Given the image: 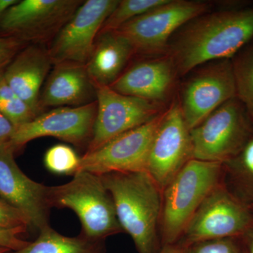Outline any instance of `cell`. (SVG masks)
Returning a JSON list of instances; mask_svg holds the SVG:
<instances>
[{
	"label": "cell",
	"instance_id": "6",
	"mask_svg": "<svg viewBox=\"0 0 253 253\" xmlns=\"http://www.w3.org/2000/svg\"><path fill=\"white\" fill-rule=\"evenodd\" d=\"M253 224L251 207L222 182L198 208L176 245L183 248L206 240L241 238Z\"/></svg>",
	"mask_w": 253,
	"mask_h": 253
},
{
	"label": "cell",
	"instance_id": "15",
	"mask_svg": "<svg viewBox=\"0 0 253 253\" xmlns=\"http://www.w3.org/2000/svg\"><path fill=\"white\" fill-rule=\"evenodd\" d=\"M16 150L11 144H0V199L27 217L38 232L49 226V186L33 181L18 167Z\"/></svg>",
	"mask_w": 253,
	"mask_h": 253
},
{
	"label": "cell",
	"instance_id": "32",
	"mask_svg": "<svg viewBox=\"0 0 253 253\" xmlns=\"http://www.w3.org/2000/svg\"><path fill=\"white\" fill-rule=\"evenodd\" d=\"M18 0H0V21L5 13L13 5L16 4Z\"/></svg>",
	"mask_w": 253,
	"mask_h": 253
},
{
	"label": "cell",
	"instance_id": "29",
	"mask_svg": "<svg viewBox=\"0 0 253 253\" xmlns=\"http://www.w3.org/2000/svg\"><path fill=\"white\" fill-rule=\"evenodd\" d=\"M27 229L23 228L18 229H0V248H4L11 251H18L29 244V241L21 239V234Z\"/></svg>",
	"mask_w": 253,
	"mask_h": 253
},
{
	"label": "cell",
	"instance_id": "23",
	"mask_svg": "<svg viewBox=\"0 0 253 253\" xmlns=\"http://www.w3.org/2000/svg\"><path fill=\"white\" fill-rule=\"evenodd\" d=\"M169 0H121L105 21L99 33L114 31L133 18L167 3Z\"/></svg>",
	"mask_w": 253,
	"mask_h": 253
},
{
	"label": "cell",
	"instance_id": "35",
	"mask_svg": "<svg viewBox=\"0 0 253 253\" xmlns=\"http://www.w3.org/2000/svg\"><path fill=\"white\" fill-rule=\"evenodd\" d=\"M251 210H252V211H253V206H251Z\"/></svg>",
	"mask_w": 253,
	"mask_h": 253
},
{
	"label": "cell",
	"instance_id": "13",
	"mask_svg": "<svg viewBox=\"0 0 253 253\" xmlns=\"http://www.w3.org/2000/svg\"><path fill=\"white\" fill-rule=\"evenodd\" d=\"M96 112V101L77 107L56 108L15 128L10 144L16 151L34 139L52 136L78 147L86 144L88 146Z\"/></svg>",
	"mask_w": 253,
	"mask_h": 253
},
{
	"label": "cell",
	"instance_id": "12",
	"mask_svg": "<svg viewBox=\"0 0 253 253\" xmlns=\"http://www.w3.org/2000/svg\"><path fill=\"white\" fill-rule=\"evenodd\" d=\"M191 159L193 146L190 129L180 106L174 104L163 113L150 149L146 172L163 191Z\"/></svg>",
	"mask_w": 253,
	"mask_h": 253
},
{
	"label": "cell",
	"instance_id": "7",
	"mask_svg": "<svg viewBox=\"0 0 253 253\" xmlns=\"http://www.w3.org/2000/svg\"><path fill=\"white\" fill-rule=\"evenodd\" d=\"M209 7V4L204 1L169 0L115 31L128 40L135 54H158L167 49L174 32L206 14Z\"/></svg>",
	"mask_w": 253,
	"mask_h": 253
},
{
	"label": "cell",
	"instance_id": "21",
	"mask_svg": "<svg viewBox=\"0 0 253 253\" xmlns=\"http://www.w3.org/2000/svg\"><path fill=\"white\" fill-rule=\"evenodd\" d=\"M104 241H93L82 235L68 237L59 234L51 226L39 231L33 242L23 249L8 253H105Z\"/></svg>",
	"mask_w": 253,
	"mask_h": 253
},
{
	"label": "cell",
	"instance_id": "10",
	"mask_svg": "<svg viewBox=\"0 0 253 253\" xmlns=\"http://www.w3.org/2000/svg\"><path fill=\"white\" fill-rule=\"evenodd\" d=\"M118 0H86L50 42L53 65L73 62L86 65L94 51L103 25Z\"/></svg>",
	"mask_w": 253,
	"mask_h": 253
},
{
	"label": "cell",
	"instance_id": "28",
	"mask_svg": "<svg viewBox=\"0 0 253 253\" xmlns=\"http://www.w3.org/2000/svg\"><path fill=\"white\" fill-rule=\"evenodd\" d=\"M27 45V43L18 38L0 37V72Z\"/></svg>",
	"mask_w": 253,
	"mask_h": 253
},
{
	"label": "cell",
	"instance_id": "9",
	"mask_svg": "<svg viewBox=\"0 0 253 253\" xmlns=\"http://www.w3.org/2000/svg\"><path fill=\"white\" fill-rule=\"evenodd\" d=\"M163 113L123 133L93 152L81 157L78 171L104 175L112 172L146 171L153 139Z\"/></svg>",
	"mask_w": 253,
	"mask_h": 253
},
{
	"label": "cell",
	"instance_id": "30",
	"mask_svg": "<svg viewBox=\"0 0 253 253\" xmlns=\"http://www.w3.org/2000/svg\"><path fill=\"white\" fill-rule=\"evenodd\" d=\"M15 128L14 125L0 113V144H10Z\"/></svg>",
	"mask_w": 253,
	"mask_h": 253
},
{
	"label": "cell",
	"instance_id": "26",
	"mask_svg": "<svg viewBox=\"0 0 253 253\" xmlns=\"http://www.w3.org/2000/svg\"><path fill=\"white\" fill-rule=\"evenodd\" d=\"M179 249L181 253H247L241 238L206 240Z\"/></svg>",
	"mask_w": 253,
	"mask_h": 253
},
{
	"label": "cell",
	"instance_id": "27",
	"mask_svg": "<svg viewBox=\"0 0 253 253\" xmlns=\"http://www.w3.org/2000/svg\"><path fill=\"white\" fill-rule=\"evenodd\" d=\"M30 227V221L23 212L0 199V229H27Z\"/></svg>",
	"mask_w": 253,
	"mask_h": 253
},
{
	"label": "cell",
	"instance_id": "24",
	"mask_svg": "<svg viewBox=\"0 0 253 253\" xmlns=\"http://www.w3.org/2000/svg\"><path fill=\"white\" fill-rule=\"evenodd\" d=\"M0 113L17 127L31 121L37 115L28 104L15 94L0 72Z\"/></svg>",
	"mask_w": 253,
	"mask_h": 253
},
{
	"label": "cell",
	"instance_id": "14",
	"mask_svg": "<svg viewBox=\"0 0 253 253\" xmlns=\"http://www.w3.org/2000/svg\"><path fill=\"white\" fill-rule=\"evenodd\" d=\"M236 97L231 59L219 60L198 73L186 84L180 106L190 130L221 105Z\"/></svg>",
	"mask_w": 253,
	"mask_h": 253
},
{
	"label": "cell",
	"instance_id": "20",
	"mask_svg": "<svg viewBox=\"0 0 253 253\" xmlns=\"http://www.w3.org/2000/svg\"><path fill=\"white\" fill-rule=\"evenodd\" d=\"M223 183L240 201L253 206V132L241 151L223 163Z\"/></svg>",
	"mask_w": 253,
	"mask_h": 253
},
{
	"label": "cell",
	"instance_id": "34",
	"mask_svg": "<svg viewBox=\"0 0 253 253\" xmlns=\"http://www.w3.org/2000/svg\"><path fill=\"white\" fill-rule=\"evenodd\" d=\"M9 250L4 249V248H0V253H8L10 252Z\"/></svg>",
	"mask_w": 253,
	"mask_h": 253
},
{
	"label": "cell",
	"instance_id": "18",
	"mask_svg": "<svg viewBox=\"0 0 253 253\" xmlns=\"http://www.w3.org/2000/svg\"><path fill=\"white\" fill-rule=\"evenodd\" d=\"M176 73L169 56L142 61L123 73L109 86L120 94L156 102L165 99L169 94Z\"/></svg>",
	"mask_w": 253,
	"mask_h": 253
},
{
	"label": "cell",
	"instance_id": "16",
	"mask_svg": "<svg viewBox=\"0 0 253 253\" xmlns=\"http://www.w3.org/2000/svg\"><path fill=\"white\" fill-rule=\"evenodd\" d=\"M53 65L48 49L41 44L25 46L3 71L6 83L37 116L41 88Z\"/></svg>",
	"mask_w": 253,
	"mask_h": 253
},
{
	"label": "cell",
	"instance_id": "19",
	"mask_svg": "<svg viewBox=\"0 0 253 253\" xmlns=\"http://www.w3.org/2000/svg\"><path fill=\"white\" fill-rule=\"evenodd\" d=\"M134 54L130 42L117 31L99 33L94 51L85 65L95 87L111 86L123 74Z\"/></svg>",
	"mask_w": 253,
	"mask_h": 253
},
{
	"label": "cell",
	"instance_id": "5",
	"mask_svg": "<svg viewBox=\"0 0 253 253\" xmlns=\"http://www.w3.org/2000/svg\"><path fill=\"white\" fill-rule=\"evenodd\" d=\"M253 132L249 113L239 99L234 98L190 130L193 158L223 164L241 151Z\"/></svg>",
	"mask_w": 253,
	"mask_h": 253
},
{
	"label": "cell",
	"instance_id": "33",
	"mask_svg": "<svg viewBox=\"0 0 253 253\" xmlns=\"http://www.w3.org/2000/svg\"><path fill=\"white\" fill-rule=\"evenodd\" d=\"M159 253H181V250L176 245L163 246Z\"/></svg>",
	"mask_w": 253,
	"mask_h": 253
},
{
	"label": "cell",
	"instance_id": "25",
	"mask_svg": "<svg viewBox=\"0 0 253 253\" xmlns=\"http://www.w3.org/2000/svg\"><path fill=\"white\" fill-rule=\"evenodd\" d=\"M81 157L66 144H56L46 151L44 166L49 172L61 175H74L79 169Z\"/></svg>",
	"mask_w": 253,
	"mask_h": 253
},
{
	"label": "cell",
	"instance_id": "8",
	"mask_svg": "<svg viewBox=\"0 0 253 253\" xmlns=\"http://www.w3.org/2000/svg\"><path fill=\"white\" fill-rule=\"evenodd\" d=\"M83 0H22L0 21V37L42 44L52 41L71 19Z\"/></svg>",
	"mask_w": 253,
	"mask_h": 253
},
{
	"label": "cell",
	"instance_id": "11",
	"mask_svg": "<svg viewBox=\"0 0 253 253\" xmlns=\"http://www.w3.org/2000/svg\"><path fill=\"white\" fill-rule=\"evenodd\" d=\"M95 88L97 112L85 154L96 151L159 114L157 104L154 101L120 94L108 86Z\"/></svg>",
	"mask_w": 253,
	"mask_h": 253
},
{
	"label": "cell",
	"instance_id": "4",
	"mask_svg": "<svg viewBox=\"0 0 253 253\" xmlns=\"http://www.w3.org/2000/svg\"><path fill=\"white\" fill-rule=\"evenodd\" d=\"M50 207L68 208L77 214L83 235L93 241H104L123 232L114 203L101 176L80 170L62 185L49 186Z\"/></svg>",
	"mask_w": 253,
	"mask_h": 253
},
{
	"label": "cell",
	"instance_id": "3",
	"mask_svg": "<svg viewBox=\"0 0 253 253\" xmlns=\"http://www.w3.org/2000/svg\"><path fill=\"white\" fill-rule=\"evenodd\" d=\"M223 164L191 159L163 191L160 236L162 247L180 239L190 219L214 188L223 182Z\"/></svg>",
	"mask_w": 253,
	"mask_h": 253
},
{
	"label": "cell",
	"instance_id": "22",
	"mask_svg": "<svg viewBox=\"0 0 253 253\" xmlns=\"http://www.w3.org/2000/svg\"><path fill=\"white\" fill-rule=\"evenodd\" d=\"M236 97L253 123V40L231 59Z\"/></svg>",
	"mask_w": 253,
	"mask_h": 253
},
{
	"label": "cell",
	"instance_id": "17",
	"mask_svg": "<svg viewBox=\"0 0 253 253\" xmlns=\"http://www.w3.org/2000/svg\"><path fill=\"white\" fill-rule=\"evenodd\" d=\"M96 101V88L84 64L63 62L54 65L40 96L42 110L77 107Z\"/></svg>",
	"mask_w": 253,
	"mask_h": 253
},
{
	"label": "cell",
	"instance_id": "2",
	"mask_svg": "<svg viewBox=\"0 0 253 253\" xmlns=\"http://www.w3.org/2000/svg\"><path fill=\"white\" fill-rule=\"evenodd\" d=\"M111 195L123 232L129 234L139 253H159L163 191L146 171L101 175Z\"/></svg>",
	"mask_w": 253,
	"mask_h": 253
},
{
	"label": "cell",
	"instance_id": "31",
	"mask_svg": "<svg viewBox=\"0 0 253 253\" xmlns=\"http://www.w3.org/2000/svg\"><path fill=\"white\" fill-rule=\"evenodd\" d=\"M241 239L246 253H253V224L244 235L241 236Z\"/></svg>",
	"mask_w": 253,
	"mask_h": 253
},
{
	"label": "cell",
	"instance_id": "1",
	"mask_svg": "<svg viewBox=\"0 0 253 253\" xmlns=\"http://www.w3.org/2000/svg\"><path fill=\"white\" fill-rule=\"evenodd\" d=\"M169 45L176 72L213 60L231 59L253 40V6L203 14L186 23Z\"/></svg>",
	"mask_w": 253,
	"mask_h": 253
}]
</instances>
